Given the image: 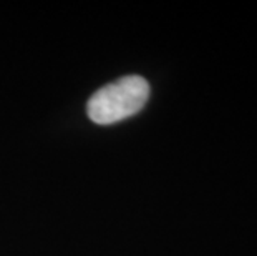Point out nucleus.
Returning a JSON list of instances; mask_svg holds the SVG:
<instances>
[{
    "mask_svg": "<svg viewBox=\"0 0 257 256\" xmlns=\"http://www.w3.org/2000/svg\"><path fill=\"white\" fill-rule=\"evenodd\" d=\"M150 99V83L138 75H128L101 87L86 105L90 120L110 125L138 113Z\"/></svg>",
    "mask_w": 257,
    "mask_h": 256,
    "instance_id": "1",
    "label": "nucleus"
}]
</instances>
